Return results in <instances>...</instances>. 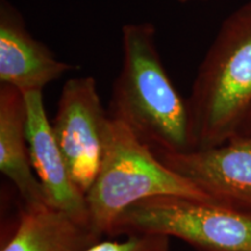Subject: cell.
Wrapping results in <instances>:
<instances>
[{
	"instance_id": "cell-3",
	"label": "cell",
	"mask_w": 251,
	"mask_h": 251,
	"mask_svg": "<svg viewBox=\"0 0 251 251\" xmlns=\"http://www.w3.org/2000/svg\"><path fill=\"white\" fill-rule=\"evenodd\" d=\"M89 225L99 238L113 236L120 216L137 202L156 197H183L216 203L168 168L124 124L108 117L100 168L86 194Z\"/></svg>"
},
{
	"instance_id": "cell-10",
	"label": "cell",
	"mask_w": 251,
	"mask_h": 251,
	"mask_svg": "<svg viewBox=\"0 0 251 251\" xmlns=\"http://www.w3.org/2000/svg\"><path fill=\"white\" fill-rule=\"evenodd\" d=\"M101 240L87 225L51 206L25 208L1 251H85Z\"/></svg>"
},
{
	"instance_id": "cell-7",
	"label": "cell",
	"mask_w": 251,
	"mask_h": 251,
	"mask_svg": "<svg viewBox=\"0 0 251 251\" xmlns=\"http://www.w3.org/2000/svg\"><path fill=\"white\" fill-rule=\"evenodd\" d=\"M25 98L30 161L47 201L90 227L85 193L72 179L52 131L51 122L47 117L42 92L25 93Z\"/></svg>"
},
{
	"instance_id": "cell-12",
	"label": "cell",
	"mask_w": 251,
	"mask_h": 251,
	"mask_svg": "<svg viewBox=\"0 0 251 251\" xmlns=\"http://www.w3.org/2000/svg\"><path fill=\"white\" fill-rule=\"evenodd\" d=\"M248 135H251V106L244 115L235 136H248Z\"/></svg>"
},
{
	"instance_id": "cell-1",
	"label": "cell",
	"mask_w": 251,
	"mask_h": 251,
	"mask_svg": "<svg viewBox=\"0 0 251 251\" xmlns=\"http://www.w3.org/2000/svg\"><path fill=\"white\" fill-rule=\"evenodd\" d=\"M107 112L155 153L193 150L187 99L176 89L163 64L152 24L122 27V67Z\"/></svg>"
},
{
	"instance_id": "cell-9",
	"label": "cell",
	"mask_w": 251,
	"mask_h": 251,
	"mask_svg": "<svg viewBox=\"0 0 251 251\" xmlns=\"http://www.w3.org/2000/svg\"><path fill=\"white\" fill-rule=\"evenodd\" d=\"M0 171L17 188L25 208L50 206L31 165L25 93L0 84Z\"/></svg>"
},
{
	"instance_id": "cell-11",
	"label": "cell",
	"mask_w": 251,
	"mask_h": 251,
	"mask_svg": "<svg viewBox=\"0 0 251 251\" xmlns=\"http://www.w3.org/2000/svg\"><path fill=\"white\" fill-rule=\"evenodd\" d=\"M124 240L98 241L85 251H170L171 238L161 234H129Z\"/></svg>"
},
{
	"instance_id": "cell-4",
	"label": "cell",
	"mask_w": 251,
	"mask_h": 251,
	"mask_svg": "<svg viewBox=\"0 0 251 251\" xmlns=\"http://www.w3.org/2000/svg\"><path fill=\"white\" fill-rule=\"evenodd\" d=\"M161 234L197 251H251V212L183 197L137 202L118 220L113 236Z\"/></svg>"
},
{
	"instance_id": "cell-5",
	"label": "cell",
	"mask_w": 251,
	"mask_h": 251,
	"mask_svg": "<svg viewBox=\"0 0 251 251\" xmlns=\"http://www.w3.org/2000/svg\"><path fill=\"white\" fill-rule=\"evenodd\" d=\"M108 112L93 77L65 81L52 120V131L72 179L86 194L98 175Z\"/></svg>"
},
{
	"instance_id": "cell-6",
	"label": "cell",
	"mask_w": 251,
	"mask_h": 251,
	"mask_svg": "<svg viewBox=\"0 0 251 251\" xmlns=\"http://www.w3.org/2000/svg\"><path fill=\"white\" fill-rule=\"evenodd\" d=\"M155 155L218 205L251 212V135L213 148Z\"/></svg>"
},
{
	"instance_id": "cell-8",
	"label": "cell",
	"mask_w": 251,
	"mask_h": 251,
	"mask_svg": "<svg viewBox=\"0 0 251 251\" xmlns=\"http://www.w3.org/2000/svg\"><path fill=\"white\" fill-rule=\"evenodd\" d=\"M75 69L30 35L23 15L8 0H0V84L23 93L42 92Z\"/></svg>"
},
{
	"instance_id": "cell-13",
	"label": "cell",
	"mask_w": 251,
	"mask_h": 251,
	"mask_svg": "<svg viewBox=\"0 0 251 251\" xmlns=\"http://www.w3.org/2000/svg\"><path fill=\"white\" fill-rule=\"evenodd\" d=\"M180 4H187V2H194V1H203V0H177Z\"/></svg>"
},
{
	"instance_id": "cell-2",
	"label": "cell",
	"mask_w": 251,
	"mask_h": 251,
	"mask_svg": "<svg viewBox=\"0 0 251 251\" xmlns=\"http://www.w3.org/2000/svg\"><path fill=\"white\" fill-rule=\"evenodd\" d=\"M187 106L193 150L213 148L236 135L251 106V0L220 26Z\"/></svg>"
}]
</instances>
